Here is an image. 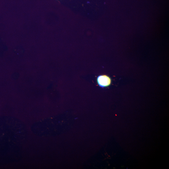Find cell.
Returning <instances> with one entry per match:
<instances>
[{
  "label": "cell",
  "instance_id": "1",
  "mask_svg": "<svg viewBox=\"0 0 169 169\" xmlns=\"http://www.w3.org/2000/svg\"><path fill=\"white\" fill-rule=\"evenodd\" d=\"M96 81L98 84L102 88L110 86L112 82L111 78L106 74H102L98 76L97 78Z\"/></svg>",
  "mask_w": 169,
  "mask_h": 169
}]
</instances>
